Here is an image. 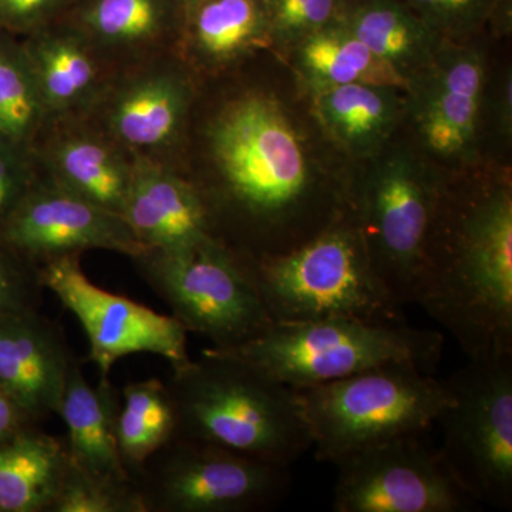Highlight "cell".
Listing matches in <instances>:
<instances>
[{
  "label": "cell",
  "mask_w": 512,
  "mask_h": 512,
  "mask_svg": "<svg viewBox=\"0 0 512 512\" xmlns=\"http://www.w3.org/2000/svg\"><path fill=\"white\" fill-rule=\"evenodd\" d=\"M412 302L470 360L512 356V194L494 184L447 205L437 197Z\"/></svg>",
  "instance_id": "obj_1"
},
{
  "label": "cell",
  "mask_w": 512,
  "mask_h": 512,
  "mask_svg": "<svg viewBox=\"0 0 512 512\" xmlns=\"http://www.w3.org/2000/svg\"><path fill=\"white\" fill-rule=\"evenodd\" d=\"M210 144L221 178L218 200L207 204L212 232L222 221L251 232L248 264L285 254L328 227L315 217L305 147L278 100L252 93L231 101L211 123Z\"/></svg>",
  "instance_id": "obj_2"
},
{
  "label": "cell",
  "mask_w": 512,
  "mask_h": 512,
  "mask_svg": "<svg viewBox=\"0 0 512 512\" xmlns=\"http://www.w3.org/2000/svg\"><path fill=\"white\" fill-rule=\"evenodd\" d=\"M165 384L184 439L285 467L312 448L296 389L241 357L202 350L200 359L173 367Z\"/></svg>",
  "instance_id": "obj_3"
},
{
  "label": "cell",
  "mask_w": 512,
  "mask_h": 512,
  "mask_svg": "<svg viewBox=\"0 0 512 512\" xmlns=\"http://www.w3.org/2000/svg\"><path fill=\"white\" fill-rule=\"evenodd\" d=\"M247 265L274 322H403L400 306L373 272L353 212H342L299 247Z\"/></svg>",
  "instance_id": "obj_4"
},
{
  "label": "cell",
  "mask_w": 512,
  "mask_h": 512,
  "mask_svg": "<svg viewBox=\"0 0 512 512\" xmlns=\"http://www.w3.org/2000/svg\"><path fill=\"white\" fill-rule=\"evenodd\" d=\"M322 463L400 437L421 436L453 402L447 382L410 363H389L296 389Z\"/></svg>",
  "instance_id": "obj_5"
},
{
  "label": "cell",
  "mask_w": 512,
  "mask_h": 512,
  "mask_svg": "<svg viewBox=\"0 0 512 512\" xmlns=\"http://www.w3.org/2000/svg\"><path fill=\"white\" fill-rule=\"evenodd\" d=\"M444 339L436 330L349 318L274 322L238 348L247 360L293 389L319 386L389 363L434 369ZM220 350V349H217Z\"/></svg>",
  "instance_id": "obj_6"
},
{
  "label": "cell",
  "mask_w": 512,
  "mask_h": 512,
  "mask_svg": "<svg viewBox=\"0 0 512 512\" xmlns=\"http://www.w3.org/2000/svg\"><path fill=\"white\" fill-rule=\"evenodd\" d=\"M134 259L171 315L214 349L245 345L274 323L248 265L218 238Z\"/></svg>",
  "instance_id": "obj_7"
},
{
  "label": "cell",
  "mask_w": 512,
  "mask_h": 512,
  "mask_svg": "<svg viewBox=\"0 0 512 512\" xmlns=\"http://www.w3.org/2000/svg\"><path fill=\"white\" fill-rule=\"evenodd\" d=\"M447 384L441 461L474 503L511 510L512 356L470 360Z\"/></svg>",
  "instance_id": "obj_8"
},
{
  "label": "cell",
  "mask_w": 512,
  "mask_h": 512,
  "mask_svg": "<svg viewBox=\"0 0 512 512\" xmlns=\"http://www.w3.org/2000/svg\"><path fill=\"white\" fill-rule=\"evenodd\" d=\"M291 467L177 436L134 480L146 512H256L289 493Z\"/></svg>",
  "instance_id": "obj_9"
},
{
  "label": "cell",
  "mask_w": 512,
  "mask_h": 512,
  "mask_svg": "<svg viewBox=\"0 0 512 512\" xmlns=\"http://www.w3.org/2000/svg\"><path fill=\"white\" fill-rule=\"evenodd\" d=\"M439 192L417 165L393 157L370 173L353 215L377 279L396 305L412 289Z\"/></svg>",
  "instance_id": "obj_10"
},
{
  "label": "cell",
  "mask_w": 512,
  "mask_h": 512,
  "mask_svg": "<svg viewBox=\"0 0 512 512\" xmlns=\"http://www.w3.org/2000/svg\"><path fill=\"white\" fill-rule=\"evenodd\" d=\"M45 289L73 313L89 340V359L100 376L134 353H153L171 367L190 362L184 326L126 296L100 288L84 274L80 255L62 256L40 268Z\"/></svg>",
  "instance_id": "obj_11"
},
{
  "label": "cell",
  "mask_w": 512,
  "mask_h": 512,
  "mask_svg": "<svg viewBox=\"0 0 512 512\" xmlns=\"http://www.w3.org/2000/svg\"><path fill=\"white\" fill-rule=\"evenodd\" d=\"M420 436L400 437L336 464L333 511L464 512L474 503Z\"/></svg>",
  "instance_id": "obj_12"
},
{
  "label": "cell",
  "mask_w": 512,
  "mask_h": 512,
  "mask_svg": "<svg viewBox=\"0 0 512 512\" xmlns=\"http://www.w3.org/2000/svg\"><path fill=\"white\" fill-rule=\"evenodd\" d=\"M0 241L39 268L87 249L146 254L120 215L59 185L33 187L0 229Z\"/></svg>",
  "instance_id": "obj_13"
},
{
  "label": "cell",
  "mask_w": 512,
  "mask_h": 512,
  "mask_svg": "<svg viewBox=\"0 0 512 512\" xmlns=\"http://www.w3.org/2000/svg\"><path fill=\"white\" fill-rule=\"evenodd\" d=\"M485 87V59L476 47L444 40L409 90L424 146L443 158H463L476 143Z\"/></svg>",
  "instance_id": "obj_14"
},
{
  "label": "cell",
  "mask_w": 512,
  "mask_h": 512,
  "mask_svg": "<svg viewBox=\"0 0 512 512\" xmlns=\"http://www.w3.org/2000/svg\"><path fill=\"white\" fill-rule=\"evenodd\" d=\"M74 359L62 329L39 311L0 316V387L33 424L57 416Z\"/></svg>",
  "instance_id": "obj_15"
},
{
  "label": "cell",
  "mask_w": 512,
  "mask_h": 512,
  "mask_svg": "<svg viewBox=\"0 0 512 512\" xmlns=\"http://www.w3.org/2000/svg\"><path fill=\"white\" fill-rule=\"evenodd\" d=\"M121 218L148 251H178L215 238L200 190L144 158L131 165Z\"/></svg>",
  "instance_id": "obj_16"
},
{
  "label": "cell",
  "mask_w": 512,
  "mask_h": 512,
  "mask_svg": "<svg viewBox=\"0 0 512 512\" xmlns=\"http://www.w3.org/2000/svg\"><path fill=\"white\" fill-rule=\"evenodd\" d=\"M120 406L121 390L109 376H101L92 386L74 359L57 412L67 429L64 439L73 466L92 476L133 481L121 463L117 443Z\"/></svg>",
  "instance_id": "obj_17"
},
{
  "label": "cell",
  "mask_w": 512,
  "mask_h": 512,
  "mask_svg": "<svg viewBox=\"0 0 512 512\" xmlns=\"http://www.w3.org/2000/svg\"><path fill=\"white\" fill-rule=\"evenodd\" d=\"M66 439L39 426L0 444V512H49L70 467Z\"/></svg>",
  "instance_id": "obj_18"
},
{
  "label": "cell",
  "mask_w": 512,
  "mask_h": 512,
  "mask_svg": "<svg viewBox=\"0 0 512 512\" xmlns=\"http://www.w3.org/2000/svg\"><path fill=\"white\" fill-rule=\"evenodd\" d=\"M340 20L409 83L447 40L400 0H359L345 6Z\"/></svg>",
  "instance_id": "obj_19"
},
{
  "label": "cell",
  "mask_w": 512,
  "mask_h": 512,
  "mask_svg": "<svg viewBox=\"0 0 512 512\" xmlns=\"http://www.w3.org/2000/svg\"><path fill=\"white\" fill-rule=\"evenodd\" d=\"M292 52L296 72L312 93L355 83L409 90L402 74L379 59L340 18L305 37Z\"/></svg>",
  "instance_id": "obj_20"
},
{
  "label": "cell",
  "mask_w": 512,
  "mask_h": 512,
  "mask_svg": "<svg viewBox=\"0 0 512 512\" xmlns=\"http://www.w3.org/2000/svg\"><path fill=\"white\" fill-rule=\"evenodd\" d=\"M396 87L355 83L313 94V113L333 141L356 156L379 150L402 116ZM403 92V90H402Z\"/></svg>",
  "instance_id": "obj_21"
},
{
  "label": "cell",
  "mask_w": 512,
  "mask_h": 512,
  "mask_svg": "<svg viewBox=\"0 0 512 512\" xmlns=\"http://www.w3.org/2000/svg\"><path fill=\"white\" fill-rule=\"evenodd\" d=\"M177 436V410L167 384L151 377L121 389L117 443L131 480H136L147 461Z\"/></svg>",
  "instance_id": "obj_22"
},
{
  "label": "cell",
  "mask_w": 512,
  "mask_h": 512,
  "mask_svg": "<svg viewBox=\"0 0 512 512\" xmlns=\"http://www.w3.org/2000/svg\"><path fill=\"white\" fill-rule=\"evenodd\" d=\"M187 100V89L180 80L148 77L121 94L111 113V128L130 146H163L180 130Z\"/></svg>",
  "instance_id": "obj_23"
},
{
  "label": "cell",
  "mask_w": 512,
  "mask_h": 512,
  "mask_svg": "<svg viewBox=\"0 0 512 512\" xmlns=\"http://www.w3.org/2000/svg\"><path fill=\"white\" fill-rule=\"evenodd\" d=\"M55 184L120 215L130 188L131 165L96 138L70 137L53 153Z\"/></svg>",
  "instance_id": "obj_24"
},
{
  "label": "cell",
  "mask_w": 512,
  "mask_h": 512,
  "mask_svg": "<svg viewBox=\"0 0 512 512\" xmlns=\"http://www.w3.org/2000/svg\"><path fill=\"white\" fill-rule=\"evenodd\" d=\"M194 42L202 57L217 64L272 45L259 0H205L195 16Z\"/></svg>",
  "instance_id": "obj_25"
},
{
  "label": "cell",
  "mask_w": 512,
  "mask_h": 512,
  "mask_svg": "<svg viewBox=\"0 0 512 512\" xmlns=\"http://www.w3.org/2000/svg\"><path fill=\"white\" fill-rule=\"evenodd\" d=\"M43 103L72 106L92 89L97 69L83 46L72 39H47L26 57Z\"/></svg>",
  "instance_id": "obj_26"
},
{
  "label": "cell",
  "mask_w": 512,
  "mask_h": 512,
  "mask_svg": "<svg viewBox=\"0 0 512 512\" xmlns=\"http://www.w3.org/2000/svg\"><path fill=\"white\" fill-rule=\"evenodd\" d=\"M42 103L28 59L0 45V138L20 143L35 127Z\"/></svg>",
  "instance_id": "obj_27"
},
{
  "label": "cell",
  "mask_w": 512,
  "mask_h": 512,
  "mask_svg": "<svg viewBox=\"0 0 512 512\" xmlns=\"http://www.w3.org/2000/svg\"><path fill=\"white\" fill-rule=\"evenodd\" d=\"M49 512H146L134 481L92 476L70 463Z\"/></svg>",
  "instance_id": "obj_28"
},
{
  "label": "cell",
  "mask_w": 512,
  "mask_h": 512,
  "mask_svg": "<svg viewBox=\"0 0 512 512\" xmlns=\"http://www.w3.org/2000/svg\"><path fill=\"white\" fill-rule=\"evenodd\" d=\"M271 42L293 49L301 40L342 16L345 0H259Z\"/></svg>",
  "instance_id": "obj_29"
},
{
  "label": "cell",
  "mask_w": 512,
  "mask_h": 512,
  "mask_svg": "<svg viewBox=\"0 0 512 512\" xmlns=\"http://www.w3.org/2000/svg\"><path fill=\"white\" fill-rule=\"evenodd\" d=\"M87 23L109 42H141L160 29L161 9L158 0H97Z\"/></svg>",
  "instance_id": "obj_30"
},
{
  "label": "cell",
  "mask_w": 512,
  "mask_h": 512,
  "mask_svg": "<svg viewBox=\"0 0 512 512\" xmlns=\"http://www.w3.org/2000/svg\"><path fill=\"white\" fill-rule=\"evenodd\" d=\"M443 39H460L483 28L500 0H402Z\"/></svg>",
  "instance_id": "obj_31"
},
{
  "label": "cell",
  "mask_w": 512,
  "mask_h": 512,
  "mask_svg": "<svg viewBox=\"0 0 512 512\" xmlns=\"http://www.w3.org/2000/svg\"><path fill=\"white\" fill-rule=\"evenodd\" d=\"M43 291L39 266L0 241V316L39 311Z\"/></svg>",
  "instance_id": "obj_32"
},
{
  "label": "cell",
  "mask_w": 512,
  "mask_h": 512,
  "mask_svg": "<svg viewBox=\"0 0 512 512\" xmlns=\"http://www.w3.org/2000/svg\"><path fill=\"white\" fill-rule=\"evenodd\" d=\"M32 188L13 153V144L0 138V229Z\"/></svg>",
  "instance_id": "obj_33"
},
{
  "label": "cell",
  "mask_w": 512,
  "mask_h": 512,
  "mask_svg": "<svg viewBox=\"0 0 512 512\" xmlns=\"http://www.w3.org/2000/svg\"><path fill=\"white\" fill-rule=\"evenodd\" d=\"M29 426H33L32 421L0 387V444Z\"/></svg>",
  "instance_id": "obj_34"
},
{
  "label": "cell",
  "mask_w": 512,
  "mask_h": 512,
  "mask_svg": "<svg viewBox=\"0 0 512 512\" xmlns=\"http://www.w3.org/2000/svg\"><path fill=\"white\" fill-rule=\"evenodd\" d=\"M49 0H0V15L9 22H25L42 10Z\"/></svg>",
  "instance_id": "obj_35"
},
{
  "label": "cell",
  "mask_w": 512,
  "mask_h": 512,
  "mask_svg": "<svg viewBox=\"0 0 512 512\" xmlns=\"http://www.w3.org/2000/svg\"><path fill=\"white\" fill-rule=\"evenodd\" d=\"M500 113L501 124H503L504 131H511V79L505 80L503 86V93L500 99Z\"/></svg>",
  "instance_id": "obj_36"
},
{
  "label": "cell",
  "mask_w": 512,
  "mask_h": 512,
  "mask_svg": "<svg viewBox=\"0 0 512 512\" xmlns=\"http://www.w3.org/2000/svg\"><path fill=\"white\" fill-rule=\"evenodd\" d=\"M192 2H205V0H192Z\"/></svg>",
  "instance_id": "obj_37"
}]
</instances>
